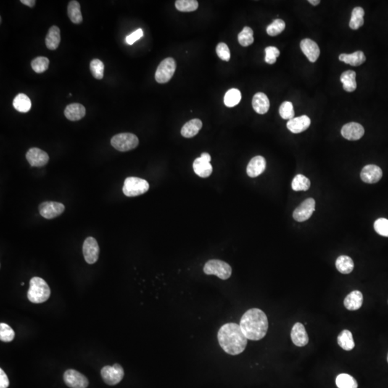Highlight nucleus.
Masks as SVG:
<instances>
[{
  "label": "nucleus",
  "instance_id": "obj_1",
  "mask_svg": "<svg viewBox=\"0 0 388 388\" xmlns=\"http://www.w3.org/2000/svg\"><path fill=\"white\" fill-rule=\"evenodd\" d=\"M218 341L225 352L231 355H237L244 352L247 339L239 325L228 323L223 325L218 332Z\"/></svg>",
  "mask_w": 388,
  "mask_h": 388
},
{
  "label": "nucleus",
  "instance_id": "obj_2",
  "mask_svg": "<svg viewBox=\"0 0 388 388\" xmlns=\"http://www.w3.org/2000/svg\"><path fill=\"white\" fill-rule=\"evenodd\" d=\"M239 326L247 339L260 340L268 332V317L260 309H249L241 317Z\"/></svg>",
  "mask_w": 388,
  "mask_h": 388
},
{
  "label": "nucleus",
  "instance_id": "obj_3",
  "mask_svg": "<svg viewBox=\"0 0 388 388\" xmlns=\"http://www.w3.org/2000/svg\"><path fill=\"white\" fill-rule=\"evenodd\" d=\"M51 296L49 286L43 278L34 277L30 281V288L27 291V299L33 304H39L46 302Z\"/></svg>",
  "mask_w": 388,
  "mask_h": 388
},
{
  "label": "nucleus",
  "instance_id": "obj_4",
  "mask_svg": "<svg viewBox=\"0 0 388 388\" xmlns=\"http://www.w3.org/2000/svg\"><path fill=\"white\" fill-rule=\"evenodd\" d=\"M149 183L146 180L138 177H128L124 182V194L128 197H135L144 194L149 190Z\"/></svg>",
  "mask_w": 388,
  "mask_h": 388
},
{
  "label": "nucleus",
  "instance_id": "obj_5",
  "mask_svg": "<svg viewBox=\"0 0 388 388\" xmlns=\"http://www.w3.org/2000/svg\"><path fill=\"white\" fill-rule=\"evenodd\" d=\"M111 145L120 152H127L138 147L139 140L136 135L132 133H120L112 138Z\"/></svg>",
  "mask_w": 388,
  "mask_h": 388
},
{
  "label": "nucleus",
  "instance_id": "obj_6",
  "mask_svg": "<svg viewBox=\"0 0 388 388\" xmlns=\"http://www.w3.org/2000/svg\"><path fill=\"white\" fill-rule=\"evenodd\" d=\"M204 272L207 275H217L222 280H228L233 273V269L227 262L220 260H209L204 265Z\"/></svg>",
  "mask_w": 388,
  "mask_h": 388
},
{
  "label": "nucleus",
  "instance_id": "obj_7",
  "mask_svg": "<svg viewBox=\"0 0 388 388\" xmlns=\"http://www.w3.org/2000/svg\"><path fill=\"white\" fill-rule=\"evenodd\" d=\"M176 64L173 58H167L159 64L155 72V80L157 83H165L171 79L174 75Z\"/></svg>",
  "mask_w": 388,
  "mask_h": 388
},
{
  "label": "nucleus",
  "instance_id": "obj_8",
  "mask_svg": "<svg viewBox=\"0 0 388 388\" xmlns=\"http://www.w3.org/2000/svg\"><path fill=\"white\" fill-rule=\"evenodd\" d=\"M101 375L104 383L109 386H116L123 379L125 372L119 364H114L113 366H105L101 370Z\"/></svg>",
  "mask_w": 388,
  "mask_h": 388
},
{
  "label": "nucleus",
  "instance_id": "obj_9",
  "mask_svg": "<svg viewBox=\"0 0 388 388\" xmlns=\"http://www.w3.org/2000/svg\"><path fill=\"white\" fill-rule=\"evenodd\" d=\"M65 211V207L61 203L56 201H45L39 206L40 215L47 220H52L60 216Z\"/></svg>",
  "mask_w": 388,
  "mask_h": 388
},
{
  "label": "nucleus",
  "instance_id": "obj_10",
  "mask_svg": "<svg viewBox=\"0 0 388 388\" xmlns=\"http://www.w3.org/2000/svg\"><path fill=\"white\" fill-rule=\"evenodd\" d=\"M315 202L312 198H309L303 201L296 209L293 217L296 221L303 222L308 220L315 211Z\"/></svg>",
  "mask_w": 388,
  "mask_h": 388
},
{
  "label": "nucleus",
  "instance_id": "obj_11",
  "mask_svg": "<svg viewBox=\"0 0 388 388\" xmlns=\"http://www.w3.org/2000/svg\"><path fill=\"white\" fill-rule=\"evenodd\" d=\"M99 244L94 237L88 236L83 244V254L85 260L90 265L97 262L99 256Z\"/></svg>",
  "mask_w": 388,
  "mask_h": 388
},
{
  "label": "nucleus",
  "instance_id": "obj_12",
  "mask_svg": "<svg viewBox=\"0 0 388 388\" xmlns=\"http://www.w3.org/2000/svg\"><path fill=\"white\" fill-rule=\"evenodd\" d=\"M64 380L68 387L71 388H86L88 386L86 377L75 370H67L64 373Z\"/></svg>",
  "mask_w": 388,
  "mask_h": 388
},
{
  "label": "nucleus",
  "instance_id": "obj_13",
  "mask_svg": "<svg viewBox=\"0 0 388 388\" xmlns=\"http://www.w3.org/2000/svg\"><path fill=\"white\" fill-rule=\"evenodd\" d=\"M211 160L212 158L210 155L207 153L201 154V157L196 158L193 164L195 173L201 178H207L210 176L213 170L210 163Z\"/></svg>",
  "mask_w": 388,
  "mask_h": 388
},
{
  "label": "nucleus",
  "instance_id": "obj_14",
  "mask_svg": "<svg viewBox=\"0 0 388 388\" xmlns=\"http://www.w3.org/2000/svg\"><path fill=\"white\" fill-rule=\"evenodd\" d=\"M26 159L32 167H43L49 161L47 153L38 148H32L27 151Z\"/></svg>",
  "mask_w": 388,
  "mask_h": 388
},
{
  "label": "nucleus",
  "instance_id": "obj_15",
  "mask_svg": "<svg viewBox=\"0 0 388 388\" xmlns=\"http://www.w3.org/2000/svg\"><path fill=\"white\" fill-rule=\"evenodd\" d=\"M341 135L348 141H358L365 134V129L360 124L357 122H349L342 127Z\"/></svg>",
  "mask_w": 388,
  "mask_h": 388
},
{
  "label": "nucleus",
  "instance_id": "obj_16",
  "mask_svg": "<svg viewBox=\"0 0 388 388\" xmlns=\"http://www.w3.org/2000/svg\"><path fill=\"white\" fill-rule=\"evenodd\" d=\"M360 177L363 182L366 183H378L383 177V170L376 165H368L362 168Z\"/></svg>",
  "mask_w": 388,
  "mask_h": 388
},
{
  "label": "nucleus",
  "instance_id": "obj_17",
  "mask_svg": "<svg viewBox=\"0 0 388 388\" xmlns=\"http://www.w3.org/2000/svg\"><path fill=\"white\" fill-rule=\"evenodd\" d=\"M301 48L302 52L310 62L314 63L320 56V49L313 40L306 38L301 40Z\"/></svg>",
  "mask_w": 388,
  "mask_h": 388
},
{
  "label": "nucleus",
  "instance_id": "obj_18",
  "mask_svg": "<svg viewBox=\"0 0 388 388\" xmlns=\"http://www.w3.org/2000/svg\"><path fill=\"white\" fill-rule=\"evenodd\" d=\"M291 339L297 347H304L309 343V336L306 328L301 323H295L291 331Z\"/></svg>",
  "mask_w": 388,
  "mask_h": 388
},
{
  "label": "nucleus",
  "instance_id": "obj_19",
  "mask_svg": "<svg viewBox=\"0 0 388 388\" xmlns=\"http://www.w3.org/2000/svg\"><path fill=\"white\" fill-rule=\"evenodd\" d=\"M266 167V160L262 156H255L251 159L247 167V173L251 178L261 175Z\"/></svg>",
  "mask_w": 388,
  "mask_h": 388
},
{
  "label": "nucleus",
  "instance_id": "obj_20",
  "mask_svg": "<svg viewBox=\"0 0 388 388\" xmlns=\"http://www.w3.org/2000/svg\"><path fill=\"white\" fill-rule=\"evenodd\" d=\"M310 125V118L308 116L302 115L301 117H294L292 120L288 121L287 128L291 133L298 134L306 131Z\"/></svg>",
  "mask_w": 388,
  "mask_h": 388
},
{
  "label": "nucleus",
  "instance_id": "obj_21",
  "mask_svg": "<svg viewBox=\"0 0 388 388\" xmlns=\"http://www.w3.org/2000/svg\"><path fill=\"white\" fill-rule=\"evenodd\" d=\"M252 104L254 110L260 114L267 113L270 109V101L264 93L259 92L254 95Z\"/></svg>",
  "mask_w": 388,
  "mask_h": 388
},
{
  "label": "nucleus",
  "instance_id": "obj_22",
  "mask_svg": "<svg viewBox=\"0 0 388 388\" xmlns=\"http://www.w3.org/2000/svg\"><path fill=\"white\" fill-rule=\"evenodd\" d=\"M64 114L68 120L78 121L81 120L86 114V109L82 104L74 103L69 104L64 110Z\"/></svg>",
  "mask_w": 388,
  "mask_h": 388
},
{
  "label": "nucleus",
  "instance_id": "obj_23",
  "mask_svg": "<svg viewBox=\"0 0 388 388\" xmlns=\"http://www.w3.org/2000/svg\"><path fill=\"white\" fill-rule=\"evenodd\" d=\"M363 303V296L360 291H352L347 295L344 301V307L349 310H358L361 308Z\"/></svg>",
  "mask_w": 388,
  "mask_h": 388
},
{
  "label": "nucleus",
  "instance_id": "obj_24",
  "mask_svg": "<svg viewBox=\"0 0 388 388\" xmlns=\"http://www.w3.org/2000/svg\"><path fill=\"white\" fill-rule=\"evenodd\" d=\"M202 125V122L199 119L190 120L182 127L181 131L182 136L186 138H191L196 136L200 131Z\"/></svg>",
  "mask_w": 388,
  "mask_h": 388
},
{
  "label": "nucleus",
  "instance_id": "obj_25",
  "mask_svg": "<svg viewBox=\"0 0 388 388\" xmlns=\"http://www.w3.org/2000/svg\"><path fill=\"white\" fill-rule=\"evenodd\" d=\"M339 61L352 66V67H359L366 61L365 54L362 51H356L353 54H342L339 56Z\"/></svg>",
  "mask_w": 388,
  "mask_h": 388
},
{
  "label": "nucleus",
  "instance_id": "obj_26",
  "mask_svg": "<svg viewBox=\"0 0 388 388\" xmlns=\"http://www.w3.org/2000/svg\"><path fill=\"white\" fill-rule=\"evenodd\" d=\"M61 43V31L58 26L54 25L48 30L46 38V46L49 50L57 49Z\"/></svg>",
  "mask_w": 388,
  "mask_h": 388
},
{
  "label": "nucleus",
  "instance_id": "obj_27",
  "mask_svg": "<svg viewBox=\"0 0 388 388\" xmlns=\"http://www.w3.org/2000/svg\"><path fill=\"white\" fill-rule=\"evenodd\" d=\"M356 74L354 71H347L343 72L341 75L340 80L343 83V88L346 91L352 92L357 88V82H356Z\"/></svg>",
  "mask_w": 388,
  "mask_h": 388
},
{
  "label": "nucleus",
  "instance_id": "obj_28",
  "mask_svg": "<svg viewBox=\"0 0 388 388\" xmlns=\"http://www.w3.org/2000/svg\"><path fill=\"white\" fill-rule=\"evenodd\" d=\"M336 267L338 271L340 272L342 274H349L353 270L355 264L350 257L341 255L336 259Z\"/></svg>",
  "mask_w": 388,
  "mask_h": 388
},
{
  "label": "nucleus",
  "instance_id": "obj_29",
  "mask_svg": "<svg viewBox=\"0 0 388 388\" xmlns=\"http://www.w3.org/2000/svg\"><path fill=\"white\" fill-rule=\"evenodd\" d=\"M68 15L73 23L79 24L83 21L79 2L75 0L71 1L68 5Z\"/></svg>",
  "mask_w": 388,
  "mask_h": 388
},
{
  "label": "nucleus",
  "instance_id": "obj_30",
  "mask_svg": "<svg viewBox=\"0 0 388 388\" xmlns=\"http://www.w3.org/2000/svg\"><path fill=\"white\" fill-rule=\"evenodd\" d=\"M31 101L27 95L19 94L13 100V107L16 110L22 113H26L31 109Z\"/></svg>",
  "mask_w": 388,
  "mask_h": 388
},
{
  "label": "nucleus",
  "instance_id": "obj_31",
  "mask_svg": "<svg viewBox=\"0 0 388 388\" xmlns=\"http://www.w3.org/2000/svg\"><path fill=\"white\" fill-rule=\"evenodd\" d=\"M338 344L341 348L346 351H350L354 349L355 344L354 341L353 336L351 331L348 330H344L338 336Z\"/></svg>",
  "mask_w": 388,
  "mask_h": 388
},
{
  "label": "nucleus",
  "instance_id": "obj_32",
  "mask_svg": "<svg viewBox=\"0 0 388 388\" xmlns=\"http://www.w3.org/2000/svg\"><path fill=\"white\" fill-rule=\"evenodd\" d=\"M364 15L365 11L362 7L354 8L352 12V17L349 21V27L352 30H357L364 25Z\"/></svg>",
  "mask_w": 388,
  "mask_h": 388
},
{
  "label": "nucleus",
  "instance_id": "obj_33",
  "mask_svg": "<svg viewBox=\"0 0 388 388\" xmlns=\"http://www.w3.org/2000/svg\"><path fill=\"white\" fill-rule=\"evenodd\" d=\"M241 94L237 88H231L229 90L224 98L225 104L228 107H233L240 102Z\"/></svg>",
  "mask_w": 388,
  "mask_h": 388
},
{
  "label": "nucleus",
  "instance_id": "obj_34",
  "mask_svg": "<svg viewBox=\"0 0 388 388\" xmlns=\"http://www.w3.org/2000/svg\"><path fill=\"white\" fill-rule=\"evenodd\" d=\"M336 384L338 388H357L358 384L353 377L348 374L338 375L336 379Z\"/></svg>",
  "mask_w": 388,
  "mask_h": 388
},
{
  "label": "nucleus",
  "instance_id": "obj_35",
  "mask_svg": "<svg viewBox=\"0 0 388 388\" xmlns=\"http://www.w3.org/2000/svg\"><path fill=\"white\" fill-rule=\"evenodd\" d=\"M291 186L294 191H306L310 188V181L305 175L299 174L295 176L291 183Z\"/></svg>",
  "mask_w": 388,
  "mask_h": 388
},
{
  "label": "nucleus",
  "instance_id": "obj_36",
  "mask_svg": "<svg viewBox=\"0 0 388 388\" xmlns=\"http://www.w3.org/2000/svg\"><path fill=\"white\" fill-rule=\"evenodd\" d=\"M175 5L181 12H194L198 9L199 2L196 0H178L175 1Z\"/></svg>",
  "mask_w": 388,
  "mask_h": 388
},
{
  "label": "nucleus",
  "instance_id": "obj_37",
  "mask_svg": "<svg viewBox=\"0 0 388 388\" xmlns=\"http://www.w3.org/2000/svg\"><path fill=\"white\" fill-rule=\"evenodd\" d=\"M238 41L241 46L247 47L253 43V30L249 27H244L238 35Z\"/></svg>",
  "mask_w": 388,
  "mask_h": 388
},
{
  "label": "nucleus",
  "instance_id": "obj_38",
  "mask_svg": "<svg viewBox=\"0 0 388 388\" xmlns=\"http://www.w3.org/2000/svg\"><path fill=\"white\" fill-rule=\"evenodd\" d=\"M50 61L48 58L39 56L32 61L31 67L35 73L41 74L47 70Z\"/></svg>",
  "mask_w": 388,
  "mask_h": 388
},
{
  "label": "nucleus",
  "instance_id": "obj_39",
  "mask_svg": "<svg viewBox=\"0 0 388 388\" xmlns=\"http://www.w3.org/2000/svg\"><path fill=\"white\" fill-rule=\"evenodd\" d=\"M286 28V23L281 19H277L273 21L270 25L267 27V33L270 36L274 37L281 34Z\"/></svg>",
  "mask_w": 388,
  "mask_h": 388
},
{
  "label": "nucleus",
  "instance_id": "obj_40",
  "mask_svg": "<svg viewBox=\"0 0 388 388\" xmlns=\"http://www.w3.org/2000/svg\"><path fill=\"white\" fill-rule=\"evenodd\" d=\"M90 70L93 77L96 79H102L104 77V65L99 59H94L90 64Z\"/></svg>",
  "mask_w": 388,
  "mask_h": 388
},
{
  "label": "nucleus",
  "instance_id": "obj_41",
  "mask_svg": "<svg viewBox=\"0 0 388 388\" xmlns=\"http://www.w3.org/2000/svg\"><path fill=\"white\" fill-rule=\"evenodd\" d=\"M15 333L7 323H0V339L4 342H9L13 340Z\"/></svg>",
  "mask_w": 388,
  "mask_h": 388
},
{
  "label": "nucleus",
  "instance_id": "obj_42",
  "mask_svg": "<svg viewBox=\"0 0 388 388\" xmlns=\"http://www.w3.org/2000/svg\"><path fill=\"white\" fill-rule=\"evenodd\" d=\"M280 115L284 120H292L294 118V105L290 101H284L279 109Z\"/></svg>",
  "mask_w": 388,
  "mask_h": 388
},
{
  "label": "nucleus",
  "instance_id": "obj_43",
  "mask_svg": "<svg viewBox=\"0 0 388 388\" xmlns=\"http://www.w3.org/2000/svg\"><path fill=\"white\" fill-rule=\"evenodd\" d=\"M374 228L378 234L388 237V220L387 219H378L375 222Z\"/></svg>",
  "mask_w": 388,
  "mask_h": 388
},
{
  "label": "nucleus",
  "instance_id": "obj_44",
  "mask_svg": "<svg viewBox=\"0 0 388 388\" xmlns=\"http://www.w3.org/2000/svg\"><path fill=\"white\" fill-rule=\"evenodd\" d=\"M265 62L268 64H274L277 58L280 56V51L276 47L269 46L265 48Z\"/></svg>",
  "mask_w": 388,
  "mask_h": 388
},
{
  "label": "nucleus",
  "instance_id": "obj_45",
  "mask_svg": "<svg viewBox=\"0 0 388 388\" xmlns=\"http://www.w3.org/2000/svg\"><path fill=\"white\" fill-rule=\"evenodd\" d=\"M216 51L219 57L222 59V60L225 61H230L231 55H230V51L229 49L228 45L225 43H219L218 46L216 48Z\"/></svg>",
  "mask_w": 388,
  "mask_h": 388
},
{
  "label": "nucleus",
  "instance_id": "obj_46",
  "mask_svg": "<svg viewBox=\"0 0 388 388\" xmlns=\"http://www.w3.org/2000/svg\"><path fill=\"white\" fill-rule=\"evenodd\" d=\"M143 36V30H142L141 28L138 29V30H137L136 31L134 32V33L130 34V35H128V36L126 38L127 43V44L129 45H133V43H135V42H136L137 40L141 39V38Z\"/></svg>",
  "mask_w": 388,
  "mask_h": 388
},
{
  "label": "nucleus",
  "instance_id": "obj_47",
  "mask_svg": "<svg viewBox=\"0 0 388 388\" xmlns=\"http://www.w3.org/2000/svg\"><path fill=\"white\" fill-rule=\"evenodd\" d=\"M9 386V381L7 375L2 369H0V388H7Z\"/></svg>",
  "mask_w": 388,
  "mask_h": 388
},
{
  "label": "nucleus",
  "instance_id": "obj_48",
  "mask_svg": "<svg viewBox=\"0 0 388 388\" xmlns=\"http://www.w3.org/2000/svg\"><path fill=\"white\" fill-rule=\"evenodd\" d=\"M20 2L28 7H33L36 1L35 0H21Z\"/></svg>",
  "mask_w": 388,
  "mask_h": 388
},
{
  "label": "nucleus",
  "instance_id": "obj_49",
  "mask_svg": "<svg viewBox=\"0 0 388 388\" xmlns=\"http://www.w3.org/2000/svg\"><path fill=\"white\" fill-rule=\"evenodd\" d=\"M309 2L312 5L316 6L320 3L319 0H309Z\"/></svg>",
  "mask_w": 388,
  "mask_h": 388
},
{
  "label": "nucleus",
  "instance_id": "obj_50",
  "mask_svg": "<svg viewBox=\"0 0 388 388\" xmlns=\"http://www.w3.org/2000/svg\"></svg>",
  "mask_w": 388,
  "mask_h": 388
}]
</instances>
